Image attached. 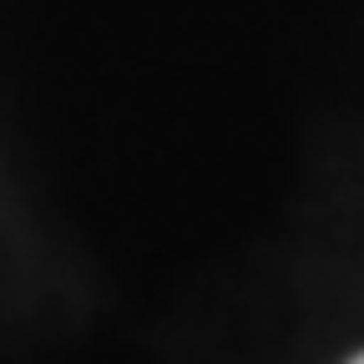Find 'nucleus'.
Wrapping results in <instances>:
<instances>
[{"instance_id": "f257e3e1", "label": "nucleus", "mask_w": 364, "mask_h": 364, "mask_svg": "<svg viewBox=\"0 0 364 364\" xmlns=\"http://www.w3.org/2000/svg\"><path fill=\"white\" fill-rule=\"evenodd\" d=\"M349 364H364V354H354V359H349Z\"/></svg>"}]
</instances>
